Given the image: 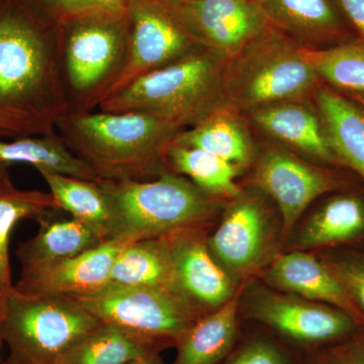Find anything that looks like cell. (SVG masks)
Masks as SVG:
<instances>
[{"mask_svg": "<svg viewBox=\"0 0 364 364\" xmlns=\"http://www.w3.org/2000/svg\"><path fill=\"white\" fill-rule=\"evenodd\" d=\"M68 114L61 23L32 0H0V140L53 135Z\"/></svg>", "mask_w": 364, "mask_h": 364, "instance_id": "cell-1", "label": "cell"}, {"mask_svg": "<svg viewBox=\"0 0 364 364\" xmlns=\"http://www.w3.org/2000/svg\"><path fill=\"white\" fill-rule=\"evenodd\" d=\"M184 129L149 114H68L57 124L66 147L98 178L147 181L168 170V152Z\"/></svg>", "mask_w": 364, "mask_h": 364, "instance_id": "cell-2", "label": "cell"}, {"mask_svg": "<svg viewBox=\"0 0 364 364\" xmlns=\"http://www.w3.org/2000/svg\"><path fill=\"white\" fill-rule=\"evenodd\" d=\"M225 62L202 47L146 74L107 98L98 111L149 114L188 129L226 105Z\"/></svg>", "mask_w": 364, "mask_h": 364, "instance_id": "cell-3", "label": "cell"}, {"mask_svg": "<svg viewBox=\"0 0 364 364\" xmlns=\"http://www.w3.org/2000/svg\"><path fill=\"white\" fill-rule=\"evenodd\" d=\"M61 23V66L69 114H87L111 95L126 68L130 9L75 16Z\"/></svg>", "mask_w": 364, "mask_h": 364, "instance_id": "cell-4", "label": "cell"}, {"mask_svg": "<svg viewBox=\"0 0 364 364\" xmlns=\"http://www.w3.org/2000/svg\"><path fill=\"white\" fill-rule=\"evenodd\" d=\"M98 182L111 208V238L138 241L202 228L215 210L213 196L174 172L147 181Z\"/></svg>", "mask_w": 364, "mask_h": 364, "instance_id": "cell-5", "label": "cell"}, {"mask_svg": "<svg viewBox=\"0 0 364 364\" xmlns=\"http://www.w3.org/2000/svg\"><path fill=\"white\" fill-rule=\"evenodd\" d=\"M301 46L270 25L223 70L225 102L235 111L253 112L296 102L315 87L318 75Z\"/></svg>", "mask_w": 364, "mask_h": 364, "instance_id": "cell-6", "label": "cell"}, {"mask_svg": "<svg viewBox=\"0 0 364 364\" xmlns=\"http://www.w3.org/2000/svg\"><path fill=\"white\" fill-rule=\"evenodd\" d=\"M76 299L26 296L14 289L0 316V338L9 364H54L76 342L102 324Z\"/></svg>", "mask_w": 364, "mask_h": 364, "instance_id": "cell-7", "label": "cell"}, {"mask_svg": "<svg viewBox=\"0 0 364 364\" xmlns=\"http://www.w3.org/2000/svg\"><path fill=\"white\" fill-rule=\"evenodd\" d=\"M102 323L123 328L165 346L176 345L200 316L177 294L109 282L90 296L72 298Z\"/></svg>", "mask_w": 364, "mask_h": 364, "instance_id": "cell-8", "label": "cell"}, {"mask_svg": "<svg viewBox=\"0 0 364 364\" xmlns=\"http://www.w3.org/2000/svg\"><path fill=\"white\" fill-rule=\"evenodd\" d=\"M196 45L226 63L270 26L256 0H160Z\"/></svg>", "mask_w": 364, "mask_h": 364, "instance_id": "cell-9", "label": "cell"}, {"mask_svg": "<svg viewBox=\"0 0 364 364\" xmlns=\"http://www.w3.org/2000/svg\"><path fill=\"white\" fill-rule=\"evenodd\" d=\"M248 314L284 338L304 346L349 339L359 324L348 313L335 306L268 291L254 294Z\"/></svg>", "mask_w": 364, "mask_h": 364, "instance_id": "cell-10", "label": "cell"}, {"mask_svg": "<svg viewBox=\"0 0 364 364\" xmlns=\"http://www.w3.org/2000/svg\"><path fill=\"white\" fill-rule=\"evenodd\" d=\"M130 16L128 61L107 98L200 47L160 0H133Z\"/></svg>", "mask_w": 364, "mask_h": 364, "instance_id": "cell-11", "label": "cell"}, {"mask_svg": "<svg viewBox=\"0 0 364 364\" xmlns=\"http://www.w3.org/2000/svg\"><path fill=\"white\" fill-rule=\"evenodd\" d=\"M133 242L135 241L109 238L97 247L74 257L21 268L20 279L14 284V289L26 296H90L109 284L117 256Z\"/></svg>", "mask_w": 364, "mask_h": 364, "instance_id": "cell-12", "label": "cell"}, {"mask_svg": "<svg viewBox=\"0 0 364 364\" xmlns=\"http://www.w3.org/2000/svg\"><path fill=\"white\" fill-rule=\"evenodd\" d=\"M170 250L182 296L200 318L233 298V284L215 259L202 228H188L169 234Z\"/></svg>", "mask_w": 364, "mask_h": 364, "instance_id": "cell-13", "label": "cell"}, {"mask_svg": "<svg viewBox=\"0 0 364 364\" xmlns=\"http://www.w3.org/2000/svg\"><path fill=\"white\" fill-rule=\"evenodd\" d=\"M255 177L279 205L286 233L316 198L335 188L334 181L322 170L279 149L261 157Z\"/></svg>", "mask_w": 364, "mask_h": 364, "instance_id": "cell-14", "label": "cell"}, {"mask_svg": "<svg viewBox=\"0 0 364 364\" xmlns=\"http://www.w3.org/2000/svg\"><path fill=\"white\" fill-rule=\"evenodd\" d=\"M264 210L251 198L238 200L208 239L210 252L224 268L239 274L252 272L267 252L269 228Z\"/></svg>", "mask_w": 364, "mask_h": 364, "instance_id": "cell-15", "label": "cell"}, {"mask_svg": "<svg viewBox=\"0 0 364 364\" xmlns=\"http://www.w3.org/2000/svg\"><path fill=\"white\" fill-rule=\"evenodd\" d=\"M265 277L277 289L287 293L338 308L359 324L364 316L341 286L330 268L312 254L303 251L284 254L270 265Z\"/></svg>", "mask_w": 364, "mask_h": 364, "instance_id": "cell-16", "label": "cell"}, {"mask_svg": "<svg viewBox=\"0 0 364 364\" xmlns=\"http://www.w3.org/2000/svg\"><path fill=\"white\" fill-rule=\"evenodd\" d=\"M270 25L298 44L316 45L341 37L344 16L335 0H256Z\"/></svg>", "mask_w": 364, "mask_h": 364, "instance_id": "cell-17", "label": "cell"}, {"mask_svg": "<svg viewBox=\"0 0 364 364\" xmlns=\"http://www.w3.org/2000/svg\"><path fill=\"white\" fill-rule=\"evenodd\" d=\"M49 213L37 219L41 224L39 233L18 246L16 255L21 268L74 257L97 247L109 239L97 228L74 218L57 221L50 220Z\"/></svg>", "mask_w": 364, "mask_h": 364, "instance_id": "cell-18", "label": "cell"}, {"mask_svg": "<svg viewBox=\"0 0 364 364\" xmlns=\"http://www.w3.org/2000/svg\"><path fill=\"white\" fill-rule=\"evenodd\" d=\"M168 235L142 239L127 246L117 256L109 282L160 289L184 299L174 272Z\"/></svg>", "mask_w": 364, "mask_h": 364, "instance_id": "cell-19", "label": "cell"}, {"mask_svg": "<svg viewBox=\"0 0 364 364\" xmlns=\"http://www.w3.org/2000/svg\"><path fill=\"white\" fill-rule=\"evenodd\" d=\"M252 116L256 124L273 138L317 159L336 161L322 119L306 105L282 102L258 109Z\"/></svg>", "mask_w": 364, "mask_h": 364, "instance_id": "cell-20", "label": "cell"}, {"mask_svg": "<svg viewBox=\"0 0 364 364\" xmlns=\"http://www.w3.org/2000/svg\"><path fill=\"white\" fill-rule=\"evenodd\" d=\"M242 289L217 310L203 316L178 340L172 364H220L233 350Z\"/></svg>", "mask_w": 364, "mask_h": 364, "instance_id": "cell-21", "label": "cell"}, {"mask_svg": "<svg viewBox=\"0 0 364 364\" xmlns=\"http://www.w3.org/2000/svg\"><path fill=\"white\" fill-rule=\"evenodd\" d=\"M316 100L328 142L337 160L364 179V112L327 88L318 90Z\"/></svg>", "mask_w": 364, "mask_h": 364, "instance_id": "cell-22", "label": "cell"}, {"mask_svg": "<svg viewBox=\"0 0 364 364\" xmlns=\"http://www.w3.org/2000/svg\"><path fill=\"white\" fill-rule=\"evenodd\" d=\"M57 210L59 205L51 193L21 191L14 186L9 171L0 173V316L14 286L9 264V243L14 227L21 220L38 219Z\"/></svg>", "mask_w": 364, "mask_h": 364, "instance_id": "cell-23", "label": "cell"}, {"mask_svg": "<svg viewBox=\"0 0 364 364\" xmlns=\"http://www.w3.org/2000/svg\"><path fill=\"white\" fill-rule=\"evenodd\" d=\"M234 112L227 105L218 107L195 126L182 130L174 145L198 148L239 167L248 164L252 145Z\"/></svg>", "mask_w": 364, "mask_h": 364, "instance_id": "cell-24", "label": "cell"}, {"mask_svg": "<svg viewBox=\"0 0 364 364\" xmlns=\"http://www.w3.org/2000/svg\"><path fill=\"white\" fill-rule=\"evenodd\" d=\"M165 345L114 324L102 323L64 352L54 364H127Z\"/></svg>", "mask_w": 364, "mask_h": 364, "instance_id": "cell-25", "label": "cell"}, {"mask_svg": "<svg viewBox=\"0 0 364 364\" xmlns=\"http://www.w3.org/2000/svg\"><path fill=\"white\" fill-rule=\"evenodd\" d=\"M14 164H31L38 171L51 170L76 178L100 181L90 165L66 147L57 133L0 140V173Z\"/></svg>", "mask_w": 364, "mask_h": 364, "instance_id": "cell-26", "label": "cell"}, {"mask_svg": "<svg viewBox=\"0 0 364 364\" xmlns=\"http://www.w3.org/2000/svg\"><path fill=\"white\" fill-rule=\"evenodd\" d=\"M364 234V203L358 198H333L311 215L301 228L296 246L325 247L355 240Z\"/></svg>", "mask_w": 364, "mask_h": 364, "instance_id": "cell-27", "label": "cell"}, {"mask_svg": "<svg viewBox=\"0 0 364 364\" xmlns=\"http://www.w3.org/2000/svg\"><path fill=\"white\" fill-rule=\"evenodd\" d=\"M39 172L60 210H66L74 219L97 228L111 238V208L100 182L76 178L51 170Z\"/></svg>", "mask_w": 364, "mask_h": 364, "instance_id": "cell-28", "label": "cell"}, {"mask_svg": "<svg viewBox=\"0 0 364 364\" xmlns=\"http://www.w3.org/2000/svg\"><path fill=\"white\" fill-rule=\"evenodd\" d=\"M168 165L174 173L188 176L198 188L213 198H234L240 193L235 182L238 165L205 151L173 144L168 152Z\"/></svg>", "mask_w": 364, "mask_h": 364, "instance_id": "cell-29", "label": "cell"}, {"mask_svg": "<svg viewBox=\"0 0 364 364\" xmlns=\"http://www.w3.org/2000/svg\"><path fill=\"white\" fill-rule=\"evenodd\" d=\"M318 77L351 92H364V47L341 45L330 49L303 47Z\"/></svg>", "mask_w": 364, "mask_h": 364, "instance_id": "cell-30", "label": "cell"}, {"mask_svg": "<svg viewBox=\"0 0 364 364\" xmlns=\"http://www.w3.org/2000/svg\"><path fill=\"white\" fill-rule=\"evenodd\" d=\"M220 364H291L279 345L267 339H254L232 350Z\"/></svg>", "mask_w": 364, "mask_h": 364, "instance_id": "cell-31", "label": "cell"}, {"mask_svg": "<svg viewBox=\"0 0 364 364\" xmlns=\"http://www.w3.org/2000/svg\"><path fill=\"white\" fill-rule=\"evenodd\" d=\"M327 267L364 316V260H345Z\"/></svg>", "mask_w": 364, "mask_h": 364, "instance_id": "cell-32", "label": "cell"}, {"mask_svg": "<svg viewBox=\"0 0 364 364\" xmlns=\"http://www.w3.org/2000/svg\"><path fill=\"white\" fill-rule=\"evenodd\" d=\"M132 1L133 0H79L77 6L69 18L91 14L128 11Z\"/></svg>", "mask_w": 364, "mask_h": 364, "instance_id": "cell-33", "label": "cell"}, {"mask_svg": "<svg viewBox=\"0 0 364 364\" xmlns=\"http://www.w3.org/2000/svg\"><path fill=\"white\" fill-rule=\"evenodd\" d=\"M36 6L62 23L70 18L79 0H32Z\"/></svg>", "mask_w": 364, "mask_h": 364, "instance_id": "cell-34", "label": "cell"}, {"mask_svg": "<svg viewBox=\"0 0 364 364\" xmlns=\"http://www.w3.org/2000/svg\"><path fill=\"white\" fill-rule=\"evenodd\" d=\"M345 18L364 40V0H335Z\"/></svg>", "mask_w": 364, "mask_h": 364, "instance_id": "cell-35", "label": "cell"}, {"mask_svg": "<svg viewBox=\"0 0 364 364\" xmlns=\"http://www.w3.org/2000/svg\"><path fill=\"white\" fill-rule=\"evenodd\" d=\"M336 348L345 364H364V334L350 337Z\"/></svg>", "mask_w": 364, "mask_h": 364, "instance_id": "cell-36", "label": "cell"}, {"mask_svg": "<svg viewBox=\"0 0 364 364\" xmlns=\"http://www.w3.org/2000/svg\"><path fill=\"white\" fill-rule=\"evenodd\" d=\"M309 364H345L343 358L340 355L337 348L320 354Z\"/></svg>", "mask_w": 364, "mask_h": 364, "instance_id": "cell-37", "label": "cell"}, {"mask_svg": "<svg viewBox=\"0 0 364 364\" xmlns=\"http://www.w3.org/2000/svg\"><path fill=\"white\" fill-rule=\"evenodd\" d=\"M127 364H163L159 352H153L147 355L141 356V358L134 359Z\"/></svg>", "mask_w": 364, "mask_h": 364, "instance_id": "cell-38", "label": "cell"}, {"mask_svg": "<svg viewBox=\"0 0 364 364\" xmlns=\"http://www.w3.org/2000/svg\"><path fill=\"white\" fill-rule=\"evenodd\" d=\"M352 98L364 107V92H351Z\"/></svg>", "mask_w": 364, "mask_h": 364, "instance_id": "cell-39", "label": "cell"}, {"mask_svg": "<svg viewBox=\"0 0 364 364\" xmlns=\"http://www.w3.org/2000/svg\"><path fill=\"white\" fill-rule=\"evenodd\" d=\"M0 364H9V363H7L6 361V363H4V361H0Z\"/></svg>", "mask_w": 364, "mask_h": 364, "instance_id": "cell-40", "label": "cell"}, {"mask_svg": "<svg viewBox=\"0 0 364 364\" xmlns=\"http://www.w3.org/2000/svg\"><path fill=\"white\" fill-rule=\"evenodd\" d=\"M1 341H2V340H1V338H0V343H1Z\"/></svg>", "mask_w": 364, "mask_h": 364, "instance_id": "cell-41", "label": "cell"}]
</instances>
